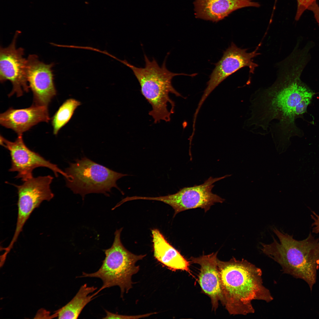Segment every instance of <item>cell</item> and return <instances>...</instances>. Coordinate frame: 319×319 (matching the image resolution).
<instances>
[{
  "label": "cell",
  "instance_id": "cell-1",
  "mask_svg": "<svg viewBox=\"0 0 319 319\" xmlns=\"http://www.w3.org/2000/svg\"><path fill=\"white\" fill-rule=\"evenodd\" d=\"M283 73L272 85L251 95L243 127L256 134L270 133L274 140L286 144L291 137L303 135L295 123L297 110L315 93L301 81L295 70Z\"/></svg>",
  "mask_w": 319,
  "mask_h": 319
},
{
  "label": "cell",
  "instance_id": "cell-2",
  "mask_svg": "<svg viewBox=\"0 0 319 319\" xmlns=\"http://www.w3.org/2000/svg\"><path fill=\"white\" fill-rule=\"evenodd\" d=\"M222 287V302L229 313L246 315L255 310L253 300L269 302L273 297L263 284L261 269L247 260L233 258L217 261Z\"/></svg>",
  "mask_w": 319,
  "mask_h": 319
},
{
  "label": "cell",
  "instance_id": "cell-3",
  "mask_svg": "<svg viewBox=\"0 0 319 319\" xmlns=\"http://www.w3.org/2000/svg\"><path fill=\"white\" fill-rule=\"evenodd\" d=\"M273 230L278 240L273 237L271 243H261V251L278 263L284 273L305 281L311 291L319 268V239L310 233L306 239L298 240L276 228Z\"/></svg>",
  "mask_w": 319,
  "mask_h": 319
},
{
  "label": "cell",
  "instance_id": "cell-4",
  "mask_svg": "<svg viewBox=\"0 0 319 319\" xmlns=\"http://www.w3.org/2000/svg\"><path fill=\"white\" fill-rule=\"evenodd\" d=\"M144 58L145 64L143 68L137 67L125 61L122 62L131 70L139 83L141 94L152 106V109L149 114L154 119V123L161 120L169 122L175 106L169 94L182 96L172 86V79L177 76L192 77L197 74L174 73L167 68L166 58L160 66L154 58L151 61L145 55Z\"/></svg>",
  "mask_w": 319,
  "mask_h": 319
},
{
  "label": "cell",
  "instance_id": "cell-5",
  "mask_svg": "<svg viewBox=\"0 0 319 319\" xmlns=\"http://www.w3.org/2000/svg\"><path fill=\"white\" fill-rule=\"evenodd\" d=\"M122 229L116 231L111 247L104 250L105 257L98 270L91 273L83 272L82 276L78 277L97 278L101 279L102 285L93 294L95 296L105 288L118 286L121 289V297H123L124 293H127L132 288V277L139 270V266L136 265V262L146 256L134 254L124 247L120 238Z\"/></svg>",
  "mask_w": 319,
  "mask_h": 319
},
{
  "label": "cell",
  "instance_id": "cell-6",
  "mask_svg": "<svg viewBox=\"0 0 319 319\" xmlns=\"http://www.w3.org/2000/svg\"><path fill=\"white\" fill-rule=\"evenodd\" d=\"M65 172L66 186L83 198L86 194L92 193L107 195L113 187L122 192L117 181L128 175L114 171L85 157L70 163Z\"/></svg>",
  "mask_w": 319,
  "mask_h": 319
},
{
  "label": "cell",
  "instance_id": "cell-7",
  "mask_svg": "<svg viewBox=\"0 0 319 319\" xmlns=\"http://www.w3.org/2000/svg\"><path fill=\"white\" fill-rule=\"evenodd\" d=\"M229 176L210 177L202 184L184 187L174 194L156 197L140 196L139 198L160 201L169 205L174 210V217L181 211L199 208L203 209L206 212L215 203L224 201V199L213 193L211 190L214 183Z\"/></svg>",
  "mask_w": 319,
  "mask_h": 319
},
{
  "label": "cell",
  "instance_id": "cell-8",
  "mask_svg": "<svg viewBox=\"0 0 319 319\" xmlns=\"http://www.w3.org/2000/svg\"><path fill=\"white\" fill-rule=\"evenodd\" d=\"M50 175L30 178L20 185H14L18 194L17 218L15 232L9 246L13 248L30 215L44 201L54 196L50 185L53 179Z\"/></svg>",
  "mask_w": 319,
  "mask_h": 319
},
{
  "label": "cell",
  "instance_id": "cell-9",
  "mask_svg": "<svg viewBox=\"0 0 319 319\" xmlns=\"http://www.w3.org/2000/svg\"><path fill=\"white\" fill-rule=\"evenodd\" d=\"M0 144L9 152L11 166L9 171L17 172L15 177L17 179L20 178L24 182L32 178L33 170L39 167L49 168L56 177L58 173L64 177L66 175L65 172L56 165L28 148L24 141L22 135H18L14 141H9L1 135Z\"/></svg>",
  "mask_w": 319,
  "mask_h": 319
},
{
  "label": "cell",
  "instance_id": "cell-10",
  "mask_svg": "<svg viewBox=\"0 0 319 319\" xmlns=\"http://www.w3.org/2000/svg\"><path fill=\"white\" fill-rule=\"evenodd\" d=\"M19 31L15 33L11 43L7 47H0V81L4 83L9 81L12 89L9 94L10 97L15 94L22 96L29 89L26 76L27 59L24 57V50L16 47Z\"/></svg>",
  "mask_w": 319,
  "mask_h": 319
},
{
  "label": "cell",
  "instance_id": "cell-11",
  "mask_svg": "<svg viewBox=\"0 0 319 319\" xmlns=\"http://www.w3.org/2000/svg\"><path fill=\"white\" fill-rule=\"evenodd\" d=\"M258 47L248 53L246 49L239 48L232 42L224 52L221 59L216 64L200 103L202 104L207 96L224 80L241 68L248 67L250 72L253 73L258 66L253 59L259 54L258 52Z\"/></svg>",
  "mask_w": 319,
  "mask_h": 319
},
{
  "label": "cell",
  "instance_id": "cell-12",
  "mask_svg": "<svg viewBox=\"0 0 319 319\" xmlns=\"http://www.w3.org/2000/svg\"><path fill=\"white\" fill-rule=\"evenodd\" d=\"M53 63L40 61L35 54L27 58L26 76L33 94V104L47 106L56 94L52 69Z\"/></svg>",
  "mask_w": 319,
  "mask_h": 319
},
{
  "label": "cell",
  "instance_id": "cell-13",
  "mask_svg": "<svg viewBox=\"0 0 319 319\" xmlns=\"http://www.w3.org/2000/svg\"><path fill=\"white\" fill-rule=\"evenodd\" d=\"M50 120L47 106L33 104L24 109L11 108L0 115V124L12 130L18 136L38 123L48 122Z\"/></svg>",
  "mask_w": 319,
  "mask_h": 319
},
{
  "label": "cell",
  "instance_id": "cell-14",
  "mask_svg": "<svg viewBox=\"0 0 319 319\" xmlns=\"http://www.w3.org/2000/svg\"><path fill=\"white\" fill-rule=\"evenodd\" d=\"M217 252L199 257H191L192 262L200 266L198 283L201 288L210 297L212 309L215 310L219 301L222 300L221 281L218 266Z\"/></svg>",
  "mask_w": 319,
  "mask_h": 319
},
{
  "label": "cell",
  "instance_id": "cell-15",
  "mask_svg": "<svg viewBox=\"0 0 319 319\" xmlns=\"http://www.w3.org/2000/svg\"><path fill=\"white\" fill-rule=\"evenodd\" d=\"M193 3L196 18L213 22L222 20L239 9L260 6L252 0H194Z\"/></svg>",
  "mask_w": 319,
  "mask_h": 319
},
{
  "label": "cell",
  "instance_id": "cell-16",
  "mask_svg": "<svg viewBox=\"0 0 319 319\" xmlns=\"http://www.w3.org/2000/svg\"><path fill=\"white\" fill-rule=\"evenodd\" d=\"M152 234L155 258L170 269L189 272V262L168 242L160 231L154 229Z\"/></svg>",
  "mask_w": 319,
  "mask_h": 319
},
{
  "label": "cell",
  "instance_id": "cell-17",
  "mask_svg": "<svg viewBox=\"0 0 319 319\" xmlns=\"http://www.w3.org/2000/svg\"><path fill=\"white\" fill-rule=\"evenodd\" d=\"M94 286L89 287L85 284L82 286L73 299L67 304L58 310L56 314L59 319L78 318L84 307L95 296L89 295L97 289Z\"/></svg>",
  "mask_w": 319,
  "mask_h": 319
},
{
  "label": "cell",
  "instance_id": "cell-18",
  "mask_svg": "<svg viewBox=\"0 0 319 319\" xmlns=\"http://www.w3.org/2000/svg\"><path fill=\"white\" fill-rule=\"evenodd\" d=\"M81 103L73 99L66 100L59 108L52 120L53 133L56 135L60 129L69 121L76 108Z\"/></svg>",
  "mask_w": 319,
  "mask_h": 319
},
{
  "label": "cell",
  "instance_id": "cell-19",
  "mask_svg": "<svg viewBox=\"0 0 319 319\" xmlns=\"http://www.w3.org/2000/svg\"><path fill=\"white\" fill-rule=\"evenodd\" d=\"M317 0H297V7L295 19L298 20L303 12L307 10L309 6Z\"/></svg>",
  "mask_w": 319,
  "mask_h": 319
},
{
  "label": "cell",
  "instance_id": "cell-20",
  "mask_svg": "<svg viewBox=\"0 0 319 319\" xmlns=\"http://www.w3.org/2000/svg\"><path fill=\"white\" fill-rule=\"evenodd\" d=\"M105 311L106 314L105 316L103 318V319H138L148 317L152 315L157 313L155 312L142 315L128 316L113 313L107 310H105Z\"/></svg>",
  "mask_w": 319,
  "mask_h": 319
},
{
  "label": "cell",
  "instance_id": "cell-21",
  "mask_svg": "<svg viewBox=\"0 0 319 319\" xmlns=\"http://www.w3.org/2000/svg\"><path fill=\"white\" fill-rule=\"evenodd\" d=\"M312 212V214L311 215V216L313 221L312 224V232L318 234L319 233V215L314 211H313Z\"/></svg>",
  "mask_w": 319,
  "mask_h": 319
},
{
  "label": "cell",
  "instance_id": "cell-22",
  "mask_svg": "<svg viewBox=\"0 0 319 319\" xmlns=\"http://www.w3.org/2000/svg\"><path fill=\"white\" fill-rule=\"evenodd\" d=\"M307 10L313 12L315 19L319 25V5L317 1L313 3L308 8Z\"/></svg>",
  "mask_w": 319,
  "mask_h": 319
}]
</instances>
